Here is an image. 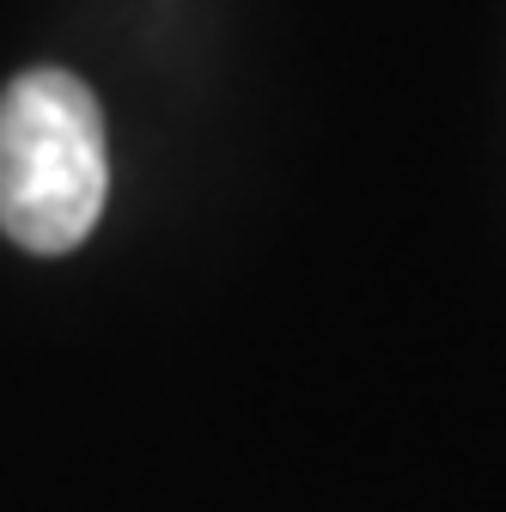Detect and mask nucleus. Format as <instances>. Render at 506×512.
Wrapping results in <instances>:
<instances>
[{
  "instance_id": "obj_1",
  "label": "nucleus",
  "mask_w": 506,
  "mask_h": 512,
  "mask_svg": "<svg viewBox=\"0 0 506 512\" xmlns=\"http://www.w3.org/2000/svg\"><path fill=\"white\" fill-rule=\"evenodd\" d=\"M110 196L104 110L86 80L31 68L0 92V232L61 256L86 244Z\"/></svg>"
}]
</instances>
